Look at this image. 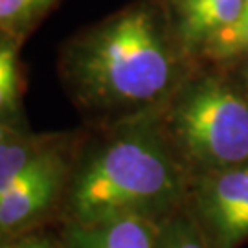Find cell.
<instances>
[{"mask_svg": "<svg viewBox=\"0 0 248 248\" xmlns=\"http://www.w3.org/2000/svg\"><path fill=\"white\" fill-rule=\"evenodd\" d=\"M186 57L166 0H134L68 39L59 74L83 110L124 122L168 103Z\"/></svg>", "mask_w": 248, "mask_h": 248, "instance_id": "cell-1", "label": "cell"}, {"mask_svg": "<svg viewBox=\"0 0 248 248\" xmlns=\"http://www.w3.org/2000/svg\"><path fill=\"white\" fill-rule=\"evenodd\" d=\"M74 162L61 202L66 224L120 217L164 221L189 195L187 169L153 114L120 122Z\"/></svg>", "mask_w": 248, "mask_h": 248, "instance_id": "cell-2", "label": "cell"}, {"mask_svg": "<svg viewBox=\"0 0 248 248\" xmlns=\"http://www.w3.org/2000/svg\"><path fill=\"white\" fill-rule=\"evenodd\" d=\"M162 108V129L195 177L248 160V98L228 79H186Z\"/></svg>", "mask_w": 248, "mask_h": 248, "instance_id": "cell-3", "label": "cell"}, {"mask_svg": "<svg viewBox=\"0 0 248 248\" xmlns=\"http://www.w3.org/2000/svg\"><path fill=\"white\" fill-rule=\"evenodd\" d=\"M74 162L72 140L64 136L0 191V241L37 230L46 217L61 210Z\"/></svg>", "mask_w": 248, "mask_h": 248, "instance_id": "cell-4", "label": "cell"}, {"mask_svg": "<svg viewBox=\"0 0 248 248\" xmlns=\"http://www.w3.org/2000/svg\"><path fill=\"white\" fill-rule=\"evenodd\" d=\"M189 197L212 248H235L248 237V160L193 177Z\"/></svg>", "mask_w": 248, "mask_h": 248, "instance_id": "cell-5", "label": "cell"}, {"mask_svg": "<svg viewBox=\"0 0 248 248\" xmlns=\"http://www.w3.org/2000/svg\"><path fill=\"white\" fill-rule=\"evenodd\" d=\"M162 221L120 217L96 224H66L62 248H156Z\"/></svg>", "mask_w": 248, "mask_h": 248, "instance_id": "cell-6", "label": "cell"}, {"mask_svg": "<svg viewBox=\"0 0 248 248\" xmlns=\"http://www.w3.org/2000/svg\"><path fill=\"white\" fill-rule=\"evenodd\" d=\"M66 134H11L0 143V191L52 151Z\"/></svg>", "mask_w": 248, "mask_h": 248, "instance_id": "cell-7", "label": "cell"}, {"mask_svg": "<svg viewBox=\"0 0 248 248\" xmlns=\"http://www.w3.org/2000/svg\"><path fill=\"white\" fill-rule=\"evenodd\" d=\"M24 45L18 37L0 31V124L18 127L20 98H22V72L18 52Z\"/></svg>", "mask_w": 248, "mask_h": 248, "instance_id": "cell-8", "label": "cell"}, {"mask_svg": "<svg viewBox=\"0 0 248 248\" xmlns=\"http://www.w3.org/2000/svg\"><path fill=\"white\" fill-rule=\"evenodd\" d=\"M61 0H0V31L26 41Z\"/></svg>", "mask_w": 248, "mask_h": 248, "instance_id": "cell-9", "label": "cell"}, {"mask_svg": "<svg viewBox=\"0 0 248 248\" xmlns=\"http://www.w3.org/2000/svg\"><path fill=\"white\" fill-rule=\"evenodd\" d=\"M156 248H212L193 213L175 212L160 224Z\"/></svg>", "mask_w": 248, "mask_h": 248, "instance_id": "cell-10", "label": "cell"}, {"mask_svg": "<svg viewBox=\"0 0 248 248\" xmlns=\"http://www.w3.org/2000/svg\"><path fill=\"white\" fill-rule=\"evenodd\" d=\"M199 53L212 61H228L237 55L248 53V17L212 35Z\"/></svg>", "mask_w": 248, "mask_h": 248, "instance_id": "cell-11", "label": "cell"}, {"mask_svg": "<svg viewBox=\"0 0 248 248\" xmlns=\"http://www.w3.org/2000/svg\"><path fill=\"white\" fill-rule=\"evenodd\" d=\"M217 0H166V6L169 9V15L173 22H180L186 18L201 13L208 6L215 4Z\"/></svg>", "mask_w": 248, "mask_h": 248, "instance_id": "cell-12", "label": "cell"}, {"mask_svg": "<svg viewBox=\"0 0 248 248\" xmlns=\"http://www.w3.org/2000/svg\"><path fill=\"white\" fill-rule=\"evenodd\" d=\"M0 248H61L53 239L37 230L11 237V239L0 241Z\"/></svg>", "mask_w": 248, "mask_h": 248, "instance_id": "cell-13", "label": "cell"}, {"mask_svg": "<svg viewBox=\"0 0 248 248\" xmlns=\"http://www.w3.org/2000/svg\"><path fill=\"white\" fill-rule=\"evenodd\" d=\"M18 131H22V129H15V127H9L6 124H0V143L4 142L6 138H9L11 134L18 133Z\"/></svg>", "mask_w": 248, "mask_h": 248, "instance_id": "cell-14", "label": "cell"}, {"mask_svg": "<svg viewBox=\"0 0 248 248\" xmlns=\"http://www.w3.org/2000/svg\"><path fill=\"white\" fill-rule=\"evenodd\" d=\"M247 17H248V0H245L243 2V15H241V18H247Z\"/></svg>", "mask_w": 248, "mask_h": 248, "instance_id": "cell-15", "label": "cell"}, {"mask_svg": "<svg viewBox=\"0 0 248 248\" xmlns=\"http://www.w3.org/2000/svg\"><path fill=\"white\" fill-rule=\"evenodd\" d=\"M245 79H248V64H247V70H245Z\"/></svg>", "mask_w": 248, "mask_h": 248, "instance_id": "cell-16", "label": "cell"}, {"mask_svg": "<svg viewBox=\"0 0 248 248\" xmlns=\"http://www.w3.org/2000/svg\"><path fill=\"white\" fill-rule=\"evenodd\" d=\"M245 81H247V85H248V79H245Z\"/></svg>", "mask_w": 248, "mask_h": 248, "instance_id": "cell-17", "label": "cell"}]
</instances>
